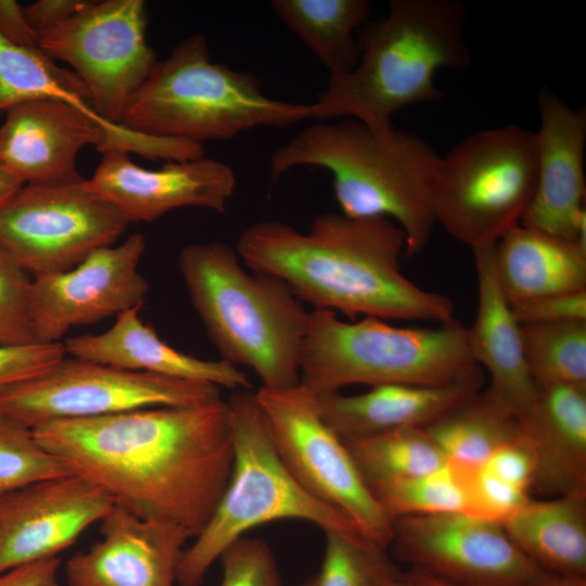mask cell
Segmentation results:
<instances>
[{
  "label": "cell",
  "instance_id": "obj_5",
  "mask_svg": "<svg viewBox=\"0 0 586 586\" xmlns=\"http://www.w3.org/2000/svg\"><path fill=\"white\" fill-rule=\"evenodd\" d=\"M178 267L221 359L251 369L263 387L300 383L310 311L281 279L247 270L235 247L219 241L184 246Z\"/></svg>",
  "mask_w": 586,
  "mask_h": 586
},
{
  "label": "cell",
  "instance_id": "obj_20",
  "mask_svg": "<svg viewBox=\"0 0 586 586\" xmlns=\"http://www.w3.org/2000/svg\"><path fill=\"white\" fill-rule=\"evenodd\" d=\"M0 126V165L24 184L79 182L77 156L89 145L104 153L105 129L77 109L50 99L15 104Z\"/></svg>",
  "mask_w": 586,
  "mask_h": 586
},
{
  "label": "cell",
  "instance_id": "obj_42",
  "mask_svg": "<svg viewBox=\"0 0 586 586\" xmlns=\"http://www.w3.org/2000/svg\"><path fill=\"white\" fill-rule=\"evenodd\" d=\"M0 36L21 47L39 49V39L30 28L23 7L14 0H0Z\"/></svg>",
  "mask_w": 586,
  "mask_h": 586
},
{
  "label": "cell",
  "instance_id": "obj_17",
  "mask_svg": "<svg viewBox=\"0 0 586 586\" xmlns=\"http://www.w3.org/2000/svg\"><path fill=\"white\" fill-rule=\"evenodd\" d=\"M84 184L131 224L151 222L181 207L222 214L234 193L237 177L226 163L205 156L148 169L133 163L126 152L110 151L102 154Z\"/></svg>",
  "mask_w": 586,
  "mask_h": 586
},
{
  "label": "cell",
  "instance_id": "obj_29",
  "mask_svg": "<svg viewBox=\"0 0 586 586\" xmlns=\"http://www.w3.org/2000/svg\"><path fill=\"white\" fill-rule=\"evenodd\" d=\"M448 461L480 466L521 435L520 420L486 391L479 392L423 428Z\"/></svg>",
  "mask_w": 586,
  "mask_h": 586
},
{
  "label": "cell",
  "instance_id": "obj_6",
  "mask_svg": "<svg viewBox=\"0 0 586 586\" xmlns=\"http://www.w3.org/2000/svg\"><path fill=\"white\" fill-rule=\"evenodd\" d=\"M305 119H309V104L268 97L253 74L213 62L206 37L193 34L157 61L130 99L120 125L202 144Z\"/></svg>",
  "mask_w": 586,
  "mask_h": 586
},
{
  "label": "cell",
  "instance_id": "obj_2",
  "mask_svg": "<svg viewBox=\"0 0 586 586\" xmlns=\"http://www.w3.org/2000/svg\"><path fill=\"white\" fill-rule=\"evenodd\" d=\"M235 250L246 268L281 279L314 309L349 319L448 322L455 306L400 270L405 234L386 218L318 215L306 231L262 220L240 234Z\"/></svg>",
  "mask_w": 586,
  "mask_h": 586
},
{
  "label": "cell",
  "instance_id": "obj_21",
  "mask_svg": "<svg viewBox=\"0 0 586 586\" xmlns=\"http://www.w3.org/2000/svg\"><path fill=\"white\" fill-rule=\"evenodd\" d=\"M36 99L66 103L101 125L109 136L104 153L123 151L167 162L204 155L199 143L153 137L106 120L93 109L86 86L74 72L58 66L40 49L21 47L0 36V112Z\"/></svg>",
  "mask_w": 586,
  "mask_h": 586
},
{
  "label": "cell",
  "instance_id": "obj_11",
  "mask_svg": "<svg viewBox=\"0 0 586 586\" xmlns=\"http://www.w3.org/2000/svg\"><path fill=\"white\" fill-rule=\"evenodd\" d=\"M277 450L298 483L345 514L361 535L387 548L393 521L360 475L346 443L322 419L316 395L301 383L255 392Z\"/></svg>",
  "mask_w": 586,
  "mask_h": 586
},
{
  "label": "cell",
  "instance_id": "obj_7",
  "mask_svg": "<svg viewBox=\"0 0 586 586\" xmlns=\"http://www.w3.org/2000/svg\"><path fill=\"white\" fill-rule=\"evenodd\" d=\"M480 369L469 351L467 327L456 319L436 328H410L373 317L344 321L334 311L313 309L300 383L315 395L352 384L445 385Z\"/></svg>",
  "mask_w": 586,
  "mask_h": 586
},
{
  "label": "cell",
  "instance_id": "obj_8",
  "mask_svg": "<svg viewBox=\"0 0 586 586\" xmlns=\"http://www.w3.org/2000/svg\"><path fill=\"white\" fill-rule=\"evenodd\" d=\"M233 463L226 488L207 524L186 547L177 568L179 586H199L235 540L256 526L280 520L311 523L323 532L359 533L339 510L310 495L293 476L273 443L255 392L237 390L226 400Z\"/></svg>",
  "mask_w": 586,
  "mask_h": 586
},
{
  "label": "cell",
  "instance_id": "obj_33",
  "mask_svg": "<svg viewBox=\"0 0 586 586\" xmlns=\"http://www.w3.org/2000/svg\"><path fill=\"white\" fill-rule=\"evenodd\" d=\"M324 552L313 586H388L403 572L386 548L355 532L326 531Z\"/></svg>",
  "mask_w": 586,
  "mask_h": 586
},
{
  "label": "cell",
  "instance_id": "obj_35",
  "mask_svg": "<svg viewBox=\"0 0 586 586\" xmlns=\"http://www.w3.org/2000/svg\"><path fill=\"white\" fill-rule=\"evenodd\" d=\"M31 278L0 247V345L38 343L30 322Z\"/></svg>",
  "mask_w": 586,
  "mask_h": 586
},
{
  "label": "cell",
  "instance_id": "obj_26",
  "mask_svg": "<svg viewBox=\"0 0 586 586\" xmlns=\"http://www.w3.org/2000/svg\"><path fill=\"white\" fill-rule=\"evenodd\" d=\"M501 291L510 305L586 291V247L518 225L494 245Z\"/></svg>",
  "mask_w": 586,
  "mask_h": 586
},
{
  "label": "cell",
  "instance_id": "obj_44",
  "mask_svg": "<svg viewBox=\"0 0 586 586\" xmlns=\"http://www.w3.org/2000/svg\"><path fill=\"white\" fill-rule=\"evenodd\" d=\"M24 182L0 165V206L11 199Z\"/></svg>",
  "mask_w": 586,
  "mask_h": 586
},
{
  "label": "cell",
  "instance_id": "obj_37",
  "mask_svg": "<svg viewBox=\"0 0 586 586\" xmlns=\"http://www.w3.org/2000/svg\"><path fill=\"white\" fill-rule=\"evenodd\" d=\"M66 356L63 342L0 345V395Z\"/></svg>",
  "mask_w": 586,
  "mask_h": 586
},
{
  "label": "cell",
  "instance_id": "obj_43",
  "mask_svg": "<svg viewBox=\"0 0 586 586\" xmlns=\"http://www.w3.org/2000/svg\"><path fill=\"white\" fill-rule=\"evenodd\" d=\"M523 586H586V577L561 576L544 572Z\"/></svg>",
  "mask_w": 586,
  "mask_h": 586
},
{
  "label": "cell",
  "instance_id": "obj_4",
  "mask_svg": "<svg viewBox=\"0 0 586 586\" xmlns=\"http://www.w3.org/2000/svg\"><path fill=\"white\" fill-rule=\"evenodd\" d=\"M441 155L415 133L378 132L342 118L317 122L278 148L270 176L278 179L301 167L332 176L341 214L349 218H386L405 234V255L420 252L436 225L433 188Z\"/></svg>",
  "mask_w": 586,
  "mask_h": 586
},
{
  "label": "cell",
  "instance_id": "obj_30",
  "mask_svg": "<svg viewBox=\"0 0 586 586\" xmlns=\"http://www.w3.org/2000/svg\"><path fill=\"white\" fill-rule=\"evenodd\" d=\"M344 442L369 489L378 484L430 473L447 462L422 428L400 429Z\"/></svg>",
  "mask_w": 586,
  "mask_h": 586
},
{
  "label": "cell",
  "instance_id": "obj_34",
  "mask_svg": "<svg viewBox=\"0 0 586 586\" xmlns=\"http://www.w3.org/2000/svg\"><path fill=\"white\" fill-rule=\"evenodd\" d=\"M73 474L28 426L0 415V496L28 484Z\"/></svg>",
  "mask_w": 586,
  "mask_h": 586
},
{
  "label": "cell",
  "instance_id": "obj_46",
  "mask_svg": "<svg viewBox=\"0 0 586 586\" xmlns=\"http://www.w3.org/2000/svg\"><path fill=\"white\" fill-rule=\"evenodd\" d=\"M388 586H410V584L408 579L406 578L405 573H403L399 577L393 581Z\"/></svg>",
  "mask_w": 586,
  "mask_h": 586
},
{
  "label": "cell",
  "instance_id": "obj_28",
  "mask_svg": "<svg viewBox=\"0 0 586 586\" xmlns=\"http://www.w3.org/2000/svg\"><path fill=\"white\" fill-rule=\"evenodd\" d=\"M271 8L327 67L330 76L349 72L359 55L356 33L370 14L366 0H273Z\"/></svg>",
  "mask_w": 586,
  "mask_h": 586
},
{
  "label": "cell",
  "instance_id": "obj_41",
  "mask_svg": "<svg viewBox=\"0 0 586 586\" xmlns=\"http://www.w3.org/2000/svg\"><path fill=\"white\" fill-rule=\"evenodd\" d=\"M61 558L21 565L0 573V586H60Z\"/></svg>",
  "mask_w": 586,
  "mask_h": 586
},
{
  "label": "cell",
  "instance_id": "obj_18",
  "mask_svg": "<svg viewBox=\"0 0 586 586\" xmlns=\"http://www.w3.org/2000/svg\"><path fill=\"white\" fill-rule=\"evenodd\" d=\"M536 187L520 225L586 247V111L548 87L537 97Z\"/></svg>",
  "mask_w": 586,
  "mask_h": 586
},
{
  "label": "cell",
  "instance_id": "obj_39",
  "mask_svg": "<svg viewBox=\"0 0 586 586\" xmlns=\"http://www.w3.org/2000/svg\"><path fill=\"white\" fill-rule=\"evenodd\" d=\"M510 306L519 324L586 320V291L549 295Z\"/></svg>",
  "mask_w": 586,
  "mask_h": 586
},
{
  "label": "cell",
  "instance_id": "obj_25",
  "mask_svg": "<svg viewBox=\"0 0 586 586\" xmlns=\"http://www.w3.org/2000/svg\"><path fill=\"white\" fill-rule=\"evenodd\" d=\"M519 420L536 463L533 492L553 497L586 487V385H536Z\"/></svg>",
  "mask_w": 586,
  "mask_h": 586
},
{
  "label": "cell",
  "instance_id": "obj_31",
  "mask_svg": "<svg viewBox=\"0 0 586 586\" xmlns=\"http://www.w3.org/2000/svg\"><path fill=\"white\" fill-rule=\"evenodd\" d=\"M520 330L536 385H586V320L520 324Z\"/></svg>",
  "mask_w": 586,
  "mask_h": 586
},
{
  "label": "cell",
  "instance_id": "obj_1",
  "mask_svg": "<svg viewBox=\"0 0 586 586\" xmlns=\"http://www.w3.org/2000/svg\"><path fill=\"white\" fill-rule=\"evenodd\" d=\"M73 474L137 515L196 537L228 483L233 443L227 402L151 407L61 420L33 430Z\"/></svg>",
  "mask_w": 586,
  "mask_h": 586
},
{
  "label": "cell",
  "instance_id": "obj_19",
  "mask_svg": "<svg viewBox=\"0 0 586 586\" xmlns=\"http://www.w3.org/2000/svg\"><path fill=\"white\" fill-rule=\"evenodd\" d=\"M100 523L101 538L67 560V586H176L191 538L182 527L141 518L118 504Z\"/></svg>",
  "mask_w": 586,
  "mask_h": 586
},
{
  "label": "cell",
  "instance_id": "obj_23",
  "mask_svg": "<svg viewBox=\"0 0 586 586\" xmlns=\"http://www.w3.org/2000/svg\"><path fill=\"white\" fill-rule=\"evenodd\" d=\"M477 278L475 319L467 328V340L474 362L491 379L486 393L508 411L521 418L536 393L526 366L520 324L497 278L494 246L473 251Z\"/></svg>",
  "mask_w": 586,
  "mask_h": 586
},
{
  "label": "cell",
  "instance_id": "obj_38",
  "mask_svg": "<svg viewBox=\"0 0 586 586\" xmlns=\"http://www.w3.org/2000/svg\"><path fill=\"white\" fill-rule=\"evenodd\" d=\"M480 467L511 485L533 492L536 463L522 432L517 440L496 449Z\"/></svg>",
  "mask_w": 586,
  "mask_h": 586
},
{
  "label": "cell",
  "instance_id": "obj_14",
  "mask_svg": "<svg viewBox=\"0 0 586 586\" xmlns=\"http://www.w3.org/2000/svg\"><path fill=\"white\" fill-rule=\"evenodd\" d=\"M391 546L410 568L454 586H523L544 573L502 524L464 513L394 519Z\"/></svg>",
  "mask_w": 586,
  "mask_h": 586
},
{
  "label": "cell",
  "instance_id": "obj_13",
  "mask_svg": "<svg viewBox=\"0 0 586 586\" xmlns=\"http://www.w3.org/2000/svg\"><path fill=\"white\" fill-rule=\"evenodd\" d=\"M146 23L142 0L88 1L43 35L39 49L71 65L97 113L120 125L130 99L157 63L146 42Z\"/></svg>",
  "mask_w": 586,
  "mask_h": 586
},
{
  "label": "cell",
  "instance_id": "obj_32",
  "mask_svg": "<svg viewBox=\"0 0 586 586\" xmlns=\"http://www.w3.org/2000/svg\"><path fill=\"white\" fill-rule=\"evenodd\" d=\"M370 492L392 521L409 515L464 513L462 470L448 460L435 471L378 484Z\"/></svg>",
  "mask_w": 586,
  "mask_h": 586
},
{
  "label": "cell",
  "instance_id": "obj_15",
  "mask_svg": "<svg viewBox=\"0 0 586 586\" xmlns=\"http://www.w3.org/2000/svg\"><path fill=\"white\" fill-rule=\"evenodd\" d=\"M145 249L144 235L136 232L66 271L31 277L28 308L37 342H63L74 327L141 308L150 290L138 269Z\"/></svg>",
  "mask_w": 586,
  "mask_h": 586
},
{
  "label": "cell",
  "instance_id": "obj_3",
  "mask_svg": "<svg viewBox=\"0 0 586 586\" xmlns=\"http://www.w3.org/2000/svg\"><path fill=\"white\" fill-rule=\"evenodd\" d=\"M466 25L459 1L392 0L382 17L360 29L356 65L329 76L309 104V119L353 118L378 132L394 130L400 110L442 99L440 71L470 66Z\"/></svg>",
  "mask_w": 586,
  "mask_h": 586
},
{
  "label": "cell",
  "instance_id": "obj_16",
  "mask_svg": "<svg viewBox=\"0 0 586 586\" xmlns=\"http://www.w3.org/2000/svg\"><path fill=\"white\" fill-rule=\"evenodd\" d=\"M114 504L101 487L77 474L0 496V573L59 557Z\"/></svg>",
  "mask_w": 586,
  "mask_h": 586
},
{
  "label": "cell",
  "instance_id": "obj_47",
  "mask_svg": "<svg viewBox=\"0 0 586 586\" xmlns=\"http://www.w3.org/2000/svg\"><path fill=\"white\" fill-rule=\"evenodd\" d=\"M313 582H314V575L306 578L305 581H303L302 583L297 584L296 586H313Z\"/></svg>",
  "mask_w": 586,
  "mask_h": 586
},
{
  "label": "cell",
  "instance_id": "obj_40",
  "mask_svg": "<svg viewBox=\"0 0 586 586\" xmlns=\"http://www.w3.org/2000/svg\"><path fill=\"white\" fill-rule=\"evenodd\" d=\"M87 3L86 0H38L23 7V11L30 28L40 39L71 18Z\"/></svg>",
  "mask_w": 586,
  "mask_h": 586
},
{
  "label": "cell",
  "instance_id": "obj_9",
  "mask_svg": "<svg viewBox=\"0 0 586 586\" xmlns=\"http://www.w3.org/2000/svg\"><path fill=\"white\" fill-rule=\"evenodd\" d=\"M536 177L535 131L511 124L471 133L441 156L436 224L472 251L494 246L520 225Z\"/></svg>",
  "mask_w": 586,
  "mask_h": 586
},
{
  "label": "cell",
  "instance_id": "obj_12",
  "mask_svg": "<svg viewBox=\"0 0 586 586\" xmlns=\"http://www.w3.org/2000/svg\"><path fill=\"white\" fill-rule=\"evenodd\" d=\"M84 180L24 184L0 206V247L29 276L66 271L128 229L125 217Z\"/></svg>",
  "mask_w": 586,
  "mask_h": 586
},
{
  "label": "cell",
  "instance_id": "obj_36",
  "mask_svg": "<svg viewBox=\"0 0 586 586\" xmlns=\"http://www.w3.org/2000/svg\"><path fill=\"white\" fill-rule=\"evenodd\" d=\"M219 586H283L270 546L262 538L243 536L219 557Z\"/></svg>",
  "mask_w": 586,
  "mask_h": 586
},
{
  "label": "cell",
  "instance_id": "obj_22",
  "mask_svg": "<svg viewBox=\"0 0 586 586\" xmlns=\"http://www.w3.org/2000/svg\"><path fill=\"white\" fill-rule=\"evenodd\" d=\"M484 383L480 370L445 385L383 384L345 395H316L324 422L343 440L365 438L407 428H425L479 393Z\"/></svg>",
  "mask_w": 586,
  "mask_h": 586
},
{
  "label": "cell",
  "instance_id": "obj_10",
  "mask_svg": "<svg viewBox=\"0 0 586 586\" xmlns=\"http://www.w3.org/2000/svg\"><path fill=\"white\" fill-rule=\"evenodd\" d=\"M219 387L64 356L41 374L0 395V415L34 430L61 421L130 410L193 406L220 397Z\"/></svg>",
  "mask_w": 586,
  "mask_h": 586
},
{
  "label": "cell",
  "instance_id": "obj_24",
  "mask_svg": "<svg viewBox=\"0 0 586 586\" xmlns=\"http://www.w3.org/2000/svg\"><path fill=\"white\" fill-rule=\"evenodd\" d=\"M139 307L117 315L113 326L97 334L63 341L66 355L120 369L202 382L228 390H252L245 372L224 359H201L164 342L139 316Z\"/></svg>",
  "mask_w": 586,
  "mask_h": 586
},
{
  "label": "cell",
  "instance_id": "obj_45",
  "mask_svg": "<svg viewBox=\"0 0 586 586\" xmlns=\"http://www.w3.org/2000/svg\"><path fill=\"white\" fill-rule=\"evenodd\" d=\"M405 575L410 586H454L416 568H410Z\"/></svg>",
  "mask_w": 586,
  "mask_h": 586
},
{
  "label": "cell",
  "instance_id": "obj_27",
  "mask_svg": "<svg viewBox=\"0 0 586 586\" xmlns=\"http://www.w3.org/2000/svg\"><path fill=\"white\" fill-rule=\"evenodd\" d=\"M502 526L544 572L586 577V487L530 499Z\"/></svg>",
  "mask_w": 586,
  "mask_h": 586
}]
</instances>
